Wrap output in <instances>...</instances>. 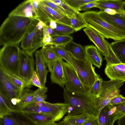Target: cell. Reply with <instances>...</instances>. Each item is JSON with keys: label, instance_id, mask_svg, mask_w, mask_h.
<instances>
[{"label": "cell", "instance_id": "obj_2", "mask_svg": "<svg viewBox=\"0 0 125 125\" xmlns=\"http://www.w3.org/2000/svg\"><path fill=\"white\" fill-rule=\"evenodd\" d=\"M63 88L64 103L68 105L66 114L73 115L85 113L97 117L96 98L87 93L71 92Z\"/></svg>", "mask_w": 125, "mask_h": 125}, {"label": "cell", "instance_id": "obj_48", "mask_svg": "<svg viewBox=\"0 0 125 125\" xmlns=\"http://www.w3.org/2000/svg\"><path fill=\"white\" fill-rule=\"evenodd\" d=\"M32 0L33 8L38 16V6L41 0Z\"/></svg>", "mask_w": 125, "mask_h": 125}, {"label": "cell", "instance_id": "obj_21", "mask_svg": "<svg viewBox=\"0 0 125 125\" xmlns=\"http://www.w3.org/2000/svg\"><path fill=\"white\" fill-rule=\"evenodd\" d=\"M86 57L93 65L99 68L102 65V56L97 48L93 45L86 46L84 48Z\"/></svg>", "mask_w": 125, "mask_h": 125}, {"label": "cell", "instance_id": "obj_19", "mask_svg": "<svg viewBox=\"0 0 125 125\" xmlns=\"http://www.w3.org/2000/svg\"><path fill=\"white\" fill-rule=\"evenodd\" d=\"M41 50L46 64L51 72L54 63L59 57L54 50L52 45L44 46Z\"/></svg>", "mask_w": 125, "mask_h": 125}, {"label": "cell", "instance_id": "obj_16", "mask_svg": "<svg viewBox=\"0 0 125 125\" xmlns=\"http://www.w3.org/2000/svg\"><path fill=\"white\" fill-rule=\"evenodd\" d=\"M38 7L51 20L54 21L57 23L63 24L72 27L70 17L59 13L44 3L41 0L38 4Z\"/></svg>", "mask_w": 125, "mask_h": 125}, {"label": "cell", "instance_id": "obj_27", "mask_svg": "<svg viewBox=\"0 0 125 125\" xmlns=\"http://www.w3.org/2000/svg\"><path fill=\"white\" fill-rule=\"evenodd\" d=\"M97 5L95 7L101 10L105 9L115 10H124V1L119 0H97Z\"/></svg>", "mask_w": 125, "mask_h": 125}, {"label": "cell", "instance_id": "obj_40", "mask_svg": "<svg viewBox=\"0 0 125 125\" xmlns=\"http://www.w3.org/2000/svg\"><path fill=\"white\" fill-rule=\"evenodd\" d=\"M103 81L102 79L100 77L98 78L87 92L96 98H98L101 92Z\"/></svg>", "mask_w": 125, "mask_h": 125}, {"label": "cell", "instance_id": "obj_53", "mask_svg": "<svg viewBox=\"0 0 125 125\" xmlns=\"http://www.w3.org/2000/svg\"><path fill=\"white\" fill-rule=\"evenodd\" d=\"M58 124L59 125H72L63 120L59 121Z\"/></svg>", "mask_w": 125, "mask_h": 125}, {"label": "cell", "instance_id": "obj_31", "mask_svg": "<svg viewBox=\"0 0 125 125\" xmlns=\"http://www.w3.org/2000/svg\"><path fill=\"white\" fill-rule=\"evenodd\" d=\"M42 38L43 29L38 30L34 37L31 48L28 51H25L29 54H33L37 49L41 47H42L43 46Z\"/></svg>", "mask_w": 125, "mask_h": 125}, {"label": "cell", "instance_id": "obj_4", "mask_svg": "<svg viewBox=\"0 0 125 125\" xmlns=\"http://www.w3.org/2000/svg\"><path fill=\"white\" fill-rule=\"evenodd\" d=\"M68 104L64 103L36 102L29 104L16 112L36 113L51 117L54 121L61 119L66 113Z\"/></svg>", "mask_w": 125, "mask_h": 125}, {"label": "cell", "instance_id": "obj_3", "mask_svg": "<svg viewBox=\"0 0 125 125\" xmlns=\"http://www.w3.org/2000/svg\"><path fill=\"white\" fill-rule=\"evenodd\" d=\"M79 14L87 26L98 32L104 38L115 41L125 39V31L104 21L100 17L98 12L87 11Z\"/></svg>", "mask_w": 125, "mask_h": 125}, {"label": "cell", "instance_id": "obj_6", "mask_svg": "<svg viewBox=\"0 0 125 125\" xmlns=\"http://www.w3.org/2000/svg\"><path fill=\"white\" fill-rule=\"evenodd\" d=\"M71 57V65L88 92L100 76L95 72L92 64L87 57L84 60H79L75 59L72 55Z\"/></svg>", "mask_w": 125, "mask_h": 125}, {"label": "cell", "instance_id": "obj_24", "mask_svg": "<svg viewBox=\"0 0 125 125\" xmlns=\"http://www.w3.org/2000/svg\"><path fill=\"white\" fill-rule=\"evenodd\" d=\"M65 49L75 59L82 60L86 57L85 49L81 45L71 41L64 47Z\"/></svg>", "mask_w": 125, "mask_h": 125}, {"label": "cell", "instance_id": "obj_38", "mask_svg": "<svg viewBox=\"0 0 125 125\" xmlns=\"http://www.w3.org/2000/svg\"><path fill=\"white\" fill-rule=\"evenodd\" d=\"M54 4L62 8L66 11L67 16L70 17L76 14L77 11L70 7L64 0H50Z\"/></svg>", "mask_w": 125, "mask_h": 125}, {"label": "cell", "instance_id": "obj_26", "mask_svg": "<svg viewBox=\"0 0 125 125\" xmlns=\"http://www.w3.org/2000/svg\"><path fill=\"white\" fill-rule=\"evenodd\" d=\"M115 55L121 63L125 64V39L109 43Z\"/></svg>", "mask_w": 125, "mask_h": 125}, {"label": "cell", "instance_id": "obj_39", "mask_svg": "<svg viewBox=\"0 0 125 125\" xmlns=\"http://www.w3.org/2000/svg\"><path fill=\"white\" fill-rule=\"evenodd\" d=\"M95 0H64L66 3L71 8L79 12L80 7L84 4Z\"/></svg>", "mask_w": 125, "mask_h": 125}, {"label": "cell", "instance_id": "obj_52", "mask_svg": "<svg viewBox=\"0 0 125 125\" xmlns=\"http://www.w3.org/2000/svg\"><path fill=\"white\" fill-rule=\"evenodd\" d=\"M47 27L48 31L49 34L52 37L56 35V34L55 33L53 29L51 28L50 27Z\"/></svg>", "mask_w": 125, "mask_h": 125}, {"label": "cell", "instance_id": "obj_8", "mask_svg": "<svg viewBox=\"0 0 125 125\" xmlns=\"http://www.w3.org/2000/svg\"><path fill=\"white\" fill-rule=\"evenodd\" d=\"M19 58L20 66L18 77L30 84V82L35 71L33 54H29L20 49Z\"/></svg>", "mask_w": 125, "mask_h": 125}, {"label": "cell", "instance_id": "obj_29", "mask_svg": "<svg viewBox=\"0 0 125 125\" xmlns=\"http://www.w3.org/2000/svg\"><path fill=\"white\" fill-rule=\"evenodd\" d=\"M92 115H93L85 113L75 115H67L63 120L72 125H82Z\"/></svg>", "mask_w": 125, "mask_h": 125}, {"label": "cell", "instance_id": "obj_37", "mask_svg": "<svg viewBox=\"0 0 125 125\" xmlns=\"http://www.w3.org/2000/svg\"><path fill=\"white\" fill-rule=\"evenodd\" d=\"M112 106L115 121L125 115V101Z\"/></svg>", "mask_w": 125, "mask_h": 125}, {"label": "cell", "instance_id": "obj_55", "mask_svg": "<svg viewBox=\"0 0 125 125\" xmlns=\"http://www.w3.org/2000/svg\"><path fill=\"white\" fill-rule=\"evenodd\" d=\"M123 6L124 7H125V1H124V3L123 4Z\"/></svg>", "mask_w": 125, "mask_h": 125}, {"label": "cell", "instance_id": "obj_30", "mask_svg": "<svg viewBox=\"0 0 125 125\" xmlns=\"http://www.w3.org/2000/svg\"><path fill=\"white\" fill-rule=\"evenodd\" d=\"M79 13L77 11L76 14L70 17L72 27L76 32L87 27L82 20Z\"/></svg>", "mask_w": 125, "mask_h": 125}, {"label": "cell", "instance_id": "obj_45", "mask_svg": "<svg viewBox=\"0 0 125 125\" xmlns=\"http://www.w3.org/2000/svg\"><path fill=\"white\" fill-rule=\"evenodd\" d=\"M30 84L31 85H33L39 88H42L44 87L42 86L39 78L36 72L35 71L33 73L30 82Z\"/></svg>", "mask_w": 125, "mask_h": 125}, {"label": "cell", "instance_id": "obj_46", "mask_svg": "<svg viewBox=\"0 0 125 125\" xmlns=\"http://www.w3.org/2000/svg\"><path fill=\"white\" fill-rule=\"evenodd\" d=\"M97 0L89 3H86L80 7L79 12L80 11H86L93 8L95 7L97 5Z\"/></svg>", "mask_w": 125, "mask_h": 125}, {"label": "cell", "instance_id": "obj_43", "mask_svg": "<svg viewBox=\"0 0 125 125\" xmlns=\"http://www.w3.org/2000/svg\"><path fill=\"white\" fill-rule=\"evenodd\" d=\"M47 28L48 27L46 26L43 28L42 42L43 46L48 45H54L53 39L49 33Z\"/></svg>", "mask_w": 125, "mask_h": 125}, {"label": "cell", "instance_id": "obj_22", "mask_svg": "<svg viewBox=\"0 0 125 125\" xmlns=\"http://www.w3.org/2000/svg\"><path fill=\"white\" fill-rule=\"evenodd\" d=\"M35 125H49L55 122L51 117L33 113L21 112Z\"/></svg>", "mask_w": 125, "mask_h": 125}, {"label": "cell", "instance_id": "obj_44", "mask_svg": "<svg viewBox=\"0 0 125 125\" xmlns=\"http://www.w3.org/2000/svg\"><path fill=\"white\" fill-rule=\"evenodd\" d=\"M125 101V97L122 95H118L113 98L108 104L113 106L122 103Z\"/></svg>", "mask_w": 125, "mask_h": 125}, {"label": "cell", "instance_id": "obj_12", "mask_svg": "<svg viewBox=\"0 0 125 125\" xmlns=\"http://www.w3.org/2000/svg\"><path fill=\"white\" fill-rule=\"evenodd\" d=\"M100 17L110 24L125 31V10H116L114 15L109 14L104 10L98 12Z\"/></svg>", "mask_w": 125, "mask_h": 125}, {"label": "cell", "instance_id": "obj_49", "mask_svg": "<svg viewBox=\"0 0 125 125\" xmlns=\"http://www.w3.org/2000/svg\"><path fill=\"white\" fill-rule=\"evenodd\" d=\"M46 26L44 23L41 21H39L36 25L38 30H42L43 28Z\"/></svg>", "mask_w": 125, "mask_h": 125}, {"label": "cell", "instance_id": "obj_35", "mask_svg": "<svg viewBox=\"0 0 125 125\" xmlns=\"http://www.w3.org/2000/svg\"><path fill=\"white\" fill-rule=\"evenodd\" d=\"M56 28L53 29L56 35H69L74 31L73 28L69 26L57 23Z\"/></svg>", "mask_w": 125, "mask_h": 125}, {"label": "cell", "instance_id": "obj_42", "mask_svg": "<svg viewBox=\"0 0 125 125\" xmlns=\"http://www.w3.org/2000/svg\"><path fill=\"white\" fill-rule=\"evenodd\" d=\"M41 1L48 6L60 14L68 16L66 11L64 9L52 2L50 0H41Z\"/></svg>", "mask_w": 125, "mask_h": 125}, {"label": "cell", "instance_id": "obj_25", "mask_svg": "<svg viewBox=\"0 0 125 125\" xmlns=\"http://www.w3.org/2000/svg\"><path fill=\"white\" fill-rule=\"evenodd\" d=\"M39 21L35 20L32 26L25 35L21 42L22 50L27 51L32 48L34 37L38 30L36 25Z\"/></svg>", "mask_w": 125, "mask_h": 125}, {"label": "cell", "instance_id": "obj_51", "mask_svg": "<svg viewBox=\"0 0 125 125\" xmlns=\"http://www.w3.org/2000/svg\"><path fill=\"white\" fill-rule=\"evenodd\" d=\"M57 26V22L51 20L50 22L49 27L52 29H54L56 28Z\"/></svg>", "mask_w": 125, "mask_h": 125}, {"label": "cell", "instance_id": "obj_5", "mask_svg": "<svg viewBox=\"0 0 125 125\" xmlns=\"http://www.w3.org/2000/svg\"><path fill=\"white\" fill-rule=\"evenodd\" d=\"M19 47L16 44L6 45L0 51V68L18 77L20 66Z\"/></svg>", "mask_w": 125, "mask_h": 125}, {"label": "cell", "instance_id": "obj_33", "mask_svg": "<svg viewBox=\"0 0 125 125\" xmlns=\"http://www.w3.org/2000/svg\"><path fill=\"white\" fill-rule=\"evenodd\" d=\"M52 46L54 50L58 56L71 65V55L64 48L56 45H52Z\"/></svg>", "mask_w": 125, "mask_h": 125}, {"label": "cell", "instance_id": "obj_36", "mask_svg": "<svg viewBox=\"0 0 125 125\" xmlns=\"http://www.w3.org/2000/svg\"><path fill=\"white\" fill-rule=\"evenodd\" d=\"M47 88L46 86L41 88H39L33 91L34 103H44L46 102L45 100L47 97L46 93L47 91Z\"/></svg>", "mask_w": 125, "mask_h": 125}, {"label": "cell", "instance_id": "obj_41", "mask_svg": "<svg viewBox=\"0 0 125 125\" xmlns=\"http://www.w3.org/2000/svg\"><path fill=\"white\" fill-rule=\"evenodd\" d=\"M106 42L109 52L108 56L105 59L106 61V65L121 63L115 55L110 47L109 43L106 40Z\"/></svg>", "mask_w": 125, "mask_h": 125}, {"label": "cell", "instance_id": "obj_1", "mask_svg": "<svg viewBox=\"0 0 125 125\" xmlns=\"http://www.w3.org/2000/svg\"><path fill=\"white\" fill-rule=\"evenodd\" d=\"M35 20L17 16H8L0 28V44L19 45Z\"/></svg>", "mask_w": 125, "mask_h": 125}, {"label": "cell", "instance_id": "obj_15", "mask_svg": "<svg viewBox=\"0 0 125 125\" xmlns=\"http://www.w3.org/2000/svg\"><path fill=\"white\" fill-rule=\"evenodd\" d=\"M0 118V125H35L21 112H12Z\"/></svg>", "mask_w": 125, "mask_h": 125}, {"label": "cell", "instance_id": "obj_20", "mask_svg": "<svg viewBox=\"0 0 125 125\" xmlns=\"http://www.w3.org/2000/svg\"><path fill=\"white\" fill-rule=\"evenodd\" d=\"M112 107L108 104L101 111L98 116L99 125H113L115 121L113 115Z\"/></svg>", "mask_w": 125, "mask_h": 125}, {"label": "cell", "instance_id": "obj_7", "mask_svg": "<svg viewBox=\"0 0 125 125\" xmlns=\"http://www.w3.org/2000/svg\"><path fill=\"white\" fill-rule=\"evenodd\" d=\"M124 83L123 81H102L100 94L96 100L97 116L102 110L108 104L113 98L119 94L120 88Z\"/></svg>", "mask_w": 125, "mask_h": 125}, {"label": "cell", "instance_id": "obj_9", "mask_svg": "<svg viewBox=\"0 0 125 125\" xmlns=\"http://www.w3.org/2000/svg\"><path fill=\"white\" fill-rule=\"evenodd\" d=\"M64 70L67 83L65 86L71 92L87 93V91L82 83L73 67L70 64L64 62Z\"/></svg>", "mask_w": 125, "mask_h": 125}, {"label": "cell", "instance_id": "obj_23", "mask_svg": "<svg viewBox=\"0 0 125 125\" xmlns=\"http://www.w3.org/2000/svg\"><path fill=\"white\" fill-rule=\"evenodd\" d=\"M34 98L33 92L29 89L24 88L19 98L16 99L15 111L34 103Z\"/></svg>", "mask_w": 125, "mask_h": 125}, {"label": "cell", "instance_id": "obj_11", "mask_svg": "<svg viewBox=\"0 0 125 125\" xmlns=\"http://www.w3.org/2000/svg\"><path fill=\"white\" fill-rule=\"evenodd\" d=\"M89 39L95 45L98 50L105 57H108L109 52L106 40L99 33L87 26L83 30Z\"/></svg>", "mask_w": 125, "mask_h": 125}, {"label": "cell", "instance_id": "obj_47", "mask_svg": "<svg viewBox=\"0 0 125 125\" xmlns=\"http://www.w3.org/2000/svg\"><path fill=\"white\" fill-rule=\"evenodd\" d=\"M82 125H99L97 117L92 115Z\"/></svg>", "mask_w": 125, "mask_h": 125}, {"label": "cell", "instance_id": "obj_32", "mask_svg": "<svg viewBox=\"0 0 125 125\" xmlns=\"http://www.w3.org/2000/svg\"><path fill=\"white\" fill-rule=\"evenodd\" d=\"M3 71L12 84L17 87L23 90L26 87L29 88L31 86V85L30 84L20 78Z\"/></svg>", "mask_w": 125, "mask_h": 125}, {"label": "cell", "instance_id": "obj_17", "mask_svg": "<svg viewBox=\"0 0 125 125\" xmlns=\"http://www.w3.org/2000/svg\"><path fill=\"white\" fill-rule=\"evenodd\" d=\"M104 72L111 80L125 81V64L106 65Z\"/></svg>", "mask_w": 125, "mask_h": 125}, {"label": "cell", "instance_id": "obj_50", "mask_svg": "<svg viewBox=\"0 0 125 125\" xmlns=\"http://www.w3.org/2000/svg\"><path fill=\"white\" fill-rule=\"evenodd\" d=\"M118 125H125V115L118 120Z\"/></svg>", "mask_w": 125, "mask_h": 125}, {"label": "cell", "instance_id": "obj_14", "mask_svg": "<svg viewBox=\"0 0 125 125\" xmlns=\"http://www.w3.org/2000/svg\"><path fill=\"white\" fill-rule=\"evenodd\" d=\"M8 16H19L36 20L38 17L33 8L32 0L22 2L10 13Z\"/></svg>", "mask_w": 125, "mask_h": 125}, {"label": "cell", "instance_id": "obj_34", "mask_svg": "<svg viewBox=\"0 0 125 125\" xmlns=\"http://www.w3.org/2000/svg\"><path fill=\"white\" fill-rule=\"evenodd\" d=\"M54 45H56L64 48L69 43L73 41V38L69 35H56L52 37Z\"/></svg>", "mask_w": 125, "mask_h": 125}, {"label": "cell", "instance_id": "obj_18", "mask_svg": "<svg viewBox=\"0 0 125 125\" xmlns=\"http://www.w3.org/2000/svg\"><path fill=\"white\" fill-rule=\"evenodd\" d=\"M36 70L42 86H45L47 73L49 71L43 59L41 49L36 51Z\"/></svg>", "mask_w": 125, "mask_h": 125}, {"label": "cell", "instance_id": "obj_28", "mask_svg": "<svg viewBox=\"0 0 125 125\" xmlns=\"http://www.w3.org/2000/svg\"><path fill=\"white\" fill-rule=\"evenodd\" d=\"M15 111L10 101L0 92V118Z\"/></svg>", "mask_w": 125, "mask_h": 125}, {"label": "cell", "instance_id": "obj_10", "mask_svg": "<svg viewBox=\"0 0 125 125\" xmlns=\"http://www.w3.org/2000/svg\"><path fill=\"white\" fill-rule=\"evenodd\" d=\"M0 92L10 101L12 99L18 98L23 90L14 85L0 68Z\"/></svg>", "mask_w": 125, "mask_h": 125}, {"label": "cell", "instance_id": "obj_13", "mask_svg": "<svg viewBox=\"0 0 125 125\" xmlns=\"http://www.w3.org/2000/svg\"><path fill=\"white\" fill-rule=\"evenodd\" d=\"M64 62L62 59L59 57L55 62L50 72L52 82L63 88L67 83L64 69Z\"/></svg>", "mask_w": 125, "mask_h": 125}, {"label": "cell", "instance_id": "obj_54", "mask_svg": "<svg viewBox=\"0 0 125 125\" xmlns=\"http://www.w3.org/2000/svg\"><path fill=\"white\" fill-rule=\"evenodd\" d=\"M49 125H59L58 123H56L54 122Z\"/></svg>", "mask_w": 125, "mask_h": 125}]
</instances>
